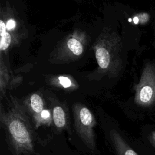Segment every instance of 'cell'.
<instances>
[{"instance_id": "obj_7", "label": "cell", "mask_w": 155, "mask_h": 155, "mask_svg": "<svg viewBox=\"0 0 155 155\" xmlns=\"http://www.w3.org/2000/svg\"><path fill=\"white\" fill-rule=\"evenodd\" d=\"M96 58L99 66L102 68H107L110 65V55L108 51L104 47H99L96 50Z\"/></svg>"}, {"instance_id": "obj_11", "label": "cell", "mask_w": 155, "mask_h": 155, "mask_svg": "<svg viewBox=\"0 0 155 155\" xmlns=\"http://www.w3.org/2000/svg\"><path fill=\"white\" fill-rule=\"evenodd\" d=\"M59 81L60 84L65 88H69L71 86L72 84L70 79L64 76H59Z\"/></svg>"}, {"instance_id": "obj_5", "label": "cell", "mask_w": 155, "mask_h": 155, "mask_svg": "<svg viewBox=\"0 0 155 155\" xmlns=\"http://www.w3.org/2000/svg\"><path fill=\"white\" fill-rule=\"evenodd\" d=\"M110 136L117 155H138L114 129L110 131Z\"/></svg>"}, {"instance_id": "obj_12", "label": "cell", "mask_w": 155, "mask_h": 155, "mask_svg": "<svg viewBox=\"0 0 155 155\" xmlns=\"http://www.w3.org/2000/svg\"><path fill=\"white\" fill-rule=\"evenodd\" d=\"M15 25H16V22L12 19L8 20L6 23V27H7V29L8 30H12L13 28H14L15 27Z\"/></svg>"}, {"instance_id": "obj_9", "label": "cell", "mask_w": 155, "mask_h": 155, "mask_svg": "<svg viewBox=\"0 0 155 155\" xmlns=\"http://www.w3.org/2000/svg\"><path fill=\"white\" fill-rule=\"evenodd\" d=\"M11 42V36L10 33L6 32L3 36H1L0 39V50L1 51L6 50Z\"/></svg>"}, {"instance_id": "obj_3", "label": "cell", "mask_w": 155, "mask_h": 155, "mask_svg": "<svg viewBox=\"0 0 155 155\" xmlns=\"http://www.w3.org/2000/svg\"><path fill=\"white\" fill-rule=\"evenodd\" d=\"M135 103L141 107H148L155 104V65L145 64L139 83L135 88Z\"/></svg>"}, {"instance_id": "obj_13", "label": "cell", "mask_w": 155, "mask_h": 155, "mask_svg": "<svg viewBox=\"0 0 155 155\" xmlns=\"http://www.w3.org/2000/svg\"><path fill=\"white\" fill-rule=\"evenodd\" d=\"M6 29H7L6 25L2 20H1L0 21V36H3L6 33Z\"/></svg>"}, {"instance_id": "obj_10", "label": "cell", "mask_w": 155, "mask_h": 155, "mask_svg": "<svg viewBox=\"0 0 155 155\" xmlns=\"http://www.w3.org/2000/svg\"><path fill=\"white\" fill-rule=\"evenodd\" d=\"M138 22L143 24L147 23L150 19V15L147 13H140L137 15Z\"/></svg>"}, {"instance_id": "obj_8", "label": "cell", "mask_w": 155, "mask_h": 155, "mask_svg": "<svg viewBox=\"0 0 155 155\" xmlns=\"http://www.w3.org/2000/svg\"><path fill=\"white\" fill-rule=\"evenodd\" d=\"M67 46L70 51L76 56H79L82 53L83 47L82 44L78 40L74 38L68 39L67 41Z\"/></svg>"}, {"instance_id": "obj_4", "label": "cell", "mask_w": 155, "mask_h": 155, "mask_svg": "<svg viewBox=\"0 0 155 155\" xmlns=\"http://www.w3.org/2000/svg\"><path fill=\"white\" fill-rule=\"evenodd\" d=\"M44 107V101L38 94H33L26 104L25 108L36 128L42 125V114L45 110Z\"/></svg>"}, {"instance_id": "obj_14", "label": "cell", "mask_w": 155, "mask_h": 155, "mask_svg": "<svg viewBox=\"0 0 155 155\" xmlns=\"http://www.w3.org/2000/svg\"><path fill=\"white\" fill-rule=\"evenodd\" d=\"M149 139L151 144L155 147V131H153L149 135Z\"/></svg>"}, {"instance_id": "obj_1", "label": "cell", "mask_w": 155, "mask_h": 155, "mask_svg": "<svg viewBox=\"0 0 155 155\" xmlns=\"http://www.w3.org/2000/svg\"><path fill=\"white\" fill-rule=\"evenodd\" d=\"M26 108L13 101L5 111L1 107L0 122L13 153L30 155L35 152L34 136Z\"/></svg>"}, {"instance_id": "obj_2", "label": "cell", "mask_w": 155, "mask_h": 155, "mask_svg": "<svg viewBox=\"0 0 155 155\" xmlns=\"http://www.w3.org/2000/svg\"><path fill=\"white\" fill-rule=\"evenodd\" d=\"M76 132L84 143L91 150L96 149L94 128L96 121L91 111L85 106L76 104L73 107Z\"/></svg>"}, {"instance_id": "obj_6", "label": "cell", "mask_w": 155, "mask_h": 155, "mask_svg": "<svg viewBox=\"0 0 155 155\" xmlns=\"http://www.w3.org/2000/svg\"><path fill=\"white\" fill-rule=\"evenodd\" d=\"M53 122L58 130L67 129L68 127V116L65 110L57 105L52 108Z\"/></svg>"}]
</instances>
